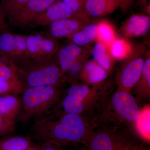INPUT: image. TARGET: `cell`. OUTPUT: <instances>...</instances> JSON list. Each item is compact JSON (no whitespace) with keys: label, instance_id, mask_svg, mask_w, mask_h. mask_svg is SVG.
<instances>
[{"label":"cell","instance_id":"obj_1","mask_svg":"<svg viewBox=\"0 0 150 150\" xmlns=\"http://www.w3.org/2000/svg\"><path fill=\"white\" fill-rule=\"evenodd\" d=\"M40 120L35 127L42 139L63 146H85L95 129L90 118L71 113L53 114Z\"/></svg>","mask_w":150,"mask_h":150},{"label":"cell","instance_id":"obj_2","mask_svg":"<svg viewBox=\"0 0 150 150\" xmlns=\"http://www.w3.org/2000/svg\"><path fill=\"white\" fill-rule=\"evenodd\" d=\"M110 95L92 119L95 128L135 129L141 110L135 98L131 93L118 88Z\"/></svg>","mask_w":150,"mask_h":150},{"label":"cell","instance_id":"obj_3","mask_svg":"<svg viewBox=\"0 0 150 150\" xmlns=\"http://www.w3.org/2000/svg\"><path fill=\"white\" fill-rule=\"evenodd\" d=\"M111 91L102 83L74 84L63 94L54 113L77 114L92 120Z\"/></svg>","mask_w":150,"mask_h":150},{"label":"cell","instance_id":"obj_4","mask_svg":"<svg viewBox=\"0 0 150 150\" xmlns=\"http://www.w3.org/2000/svg\"><path fill=\"white\" fill-rule=\"evenodd\" d=\"M23 85L28 88L43 86H59L66 80V76L57 63L51 60L37 62L26 65L22 69L17 68Z\"/></svg>","mask_w":150,"mask_h":150},{"label":"cell","instance_id":"obj_5","mask_svg":"<svg viewBox=\"0 0 150 150\" xmlns=\"http://www.w3.org/2000/svg\"><path fill=\"white\" fill-rule=\"evenodd\" d=\"M131 130L95 128L85 146L88 150H128L140 144Z\"/></svg>","mask_w":150,"mask_h":150},{"label":"cell","instance_id":"obj_6","mask_svg":"<svg viewBox=\"0 0 150 150\" xmlns=\"http://www.w3.org/2000/svg\"><path fill=\"white\" fill-rule=\"evenodd\" d=\"M59 86H43L27 88L22 103L27 115H42L58 104L63 93Z\"/></svg>","mask_w":150,"mask_h":150},{"label":"cell","instance_id":"obj_7","mask_svg":"<svg viewBox=\"0 0 150 150\" xmlns=\"http://www.w3.org/2000/svg\"><path fill=\"white\" fill-rule=\"evenodd\" d=\"M0 58L6 64L16 67L29 59L26 36L8 31L0 33Z\"/></svg>","mask_w":150,"mask_h":150},{"label":"cell","instance_id":"obj_8","mask_svg":"<svg viewBox=\"0 0 150 150\" xmlns=\"http://www.w3.org/2000/svg\"><path fill=\"white\" fill-rule=\"evenodd\" d=\"M142 50L133 49L123 62L116 76L117 88L131 93L142 75L145 59Z\"/></svg>","mask_w":150,"mask_h":150},{"label":"cell","instance_id":"obj_9","mask_svg":"<svg viewBox=\"0 0 150 150\" xmlns=\"http://www.w3.org/2000/svg\"><path fill=\"white\" fill-rule=\"evenodd\" d=\"M25 36L28 57L34 61L51 60L59 49V43L50 36L41 34Z\"/></svg>","mask_w":150,"mask_h":150},{"label":"cell","instance_id":"obj_10","mask_svg":"<svg viewBox=\"0 0 150 150\" xmlns=\"http://www.w3.org/2000/svg\"><path fill=\"white\" fill-rule=\"evenodd\" d=\"M83 53L81 47L72 43L59 48L56 53L57 63L63 74L65 76L67 73L72 75L80 73L86 59Z\"/></svg>","mask_w":150,"mask_h":150},{"label":"cell","instance_id":"obj_11","mask_svg":"<svg viewBox=\"0 0 150 150\" xmlns=\"http://www.w3.org/2000/svg\"><path fill=\"white\" fill-rule=\"evenodd\" d=\"M57 0H30L18 12L10 19L11 23L21 28L30 26L35 19Z\"/></svg>","mask_w":150,"mask_h":150},{"label":"cell","instance_id":"obj_12","mask_svg":"<svg viewBox=\"0 0 150 150\" xmlns=\"http://www.w3.org/2000/svg\"><path fill=\"white\" fill-rule=\"evenodd\" d=\"M76 16L88 17L82 15L75 13L65 3L61 0H57L35 19L30 26L35 27L45 26L56 21Z\"/></svg>","mask_w":150,"mask_h":150},{"label":"cell","instance_id":"obj_13","mask_svg":"<svg viewBox=\"0 0 150 150\" xmlns=\"http://www.w3.org/2000/svg\"><path fill=\"white\" fill-rule=\"evenodd\" d=\"M87 17L76 16L62 19L49 25V36L54 39L69 38L88 22Z\"/></svg>","mask_w":150,"mask_h":150},{"label":"cell","instance_id":"obj_14","mask_svg":"<svg viewBox=\"0 0 150 150\" xmlns=\"http://www.w3.org/2000/svg\"><path fill=\"white\" fill-rule=\"evenodd\" d=\"M150 28V17L137 14L132 15L125 21L122 30L126 37H136L146 35Z\"/></svg>","mask_w":150,"mask_h":150},{"label":"cell","instance_id":"obj_15","mask_svg":"<svg viewBox=\"0 0 150 150\" xmlns=\"http://www.w3.org/2000/svg\"><path fill=\"white\" fill-rule=\"evenodd\" d=\"M123 2L122 0H86L85 8L88 16L101 17L112 13Z\"/></svg>","mask_w":150,"mask_h":150},{"label":"cell","instance_id":"obj_16","mask_svg":"<svg viewBox=\"0 0 150 150\" xmlns=\"http://www.w3.org/2000/svg\"><path fill=\"white\" fill-rule=\"evenodd\" d=\"M80 75L84 83L98 85L103 83L108 76V73L94 60H92L85 63Z\"/></svg>","mask_w":150,"mask_h":150},{"label":"cell","instance_id":"obj_17","mask_svg":"<svg viewBox=\"0 0 150 150\" xmlns=\"http://www.w3.org/2000/svg\"><path fill=\"white\" fill-rule=\"evenodd\" d=\"M147 55L141 77L131 91L139 100L149 99L150 97V58L149 54Z\"/></svg>","mask_w":150,"mask_h":150},{"label":"cell","instance_id":"obj_18","mask_svg":"<svg viewBox=\"0 0 150 150\" xmlns=\"http://www.w3.org/2000/svg\"><path fill=\"white\" fill-rule=\"evenodd\" d=\"M20 106V103L15 96L6 95L0 96V115L11 125Z\"/></svg>","mask_w":150,"mask_h":150},{"label":"cell","instance_id":"obj_19","mask_svg":"<svg viewBox=\"0 0 150 150\" xmlns=\"http://www.w3.org/2000/svg\"><path fill=\"white\" fill-rule=\"evenodd\" d=\"M93 60L108 74L112 71L115 59L111 56L108 46L98 42L93 49Z\"/></svg>","mask_w":150,"mask_h":150},{"label":"cell","instance_id":"obj_20","mask_svg":"<svg viewBox=\"0 0 150 150\" xmlns=\"http://www.w3.org/2000/svg\"><path fill=\"white\" fill-rule=\"evenodd\" d=\"M97 28V24L95 23L85 25L69 38L72 43L77 46H86L96 38Z\"/></svg>","mask_w":150,"mask_h":150},{"label":"cell","instance_id":"obj_21","mask_svg":"<svg viewBox=\"0 0 150 150\" xmlns=\"http://www.w3.org/2000/svg\"><path fill=\"white\" fill-rule=\"evenodd\" d=\"M97 25V40L109 47L116 38L114 28L106 21H100Z\"/></svg>","mask_w":150,"mask_h":150},{"label":"cell","instance_id":"obj_22","mask_svg":"<svg viewBox=\"0 0 150 150\" xmlns=\"http://www.w3.org/2000/svg\"><path fill=\"white\" fill-rule=\"evenodd\" d=\"M108 47L112 58L119 60L126 59L133 49L131 44L126 40L117 38Z\"/></svg>","mask_w":150,"mask_h":150},{"label":"cell","instance_id":"obj_23","mask_svg":"<svg viewBox=\"0 0 150 150\" xmlns=\"http://www.w3.org/2000/svg\"><path fill=\"white\" fill-rule=\"evenodd\" d=\"M149 110H141V113L136 123V133L146 142L150 140Z\"/></svg>","mask_w":150,"mask_h":150},{"label":"cell","instance_id":"obj_24","mask_svg":"<svg viewBox=\"0 0 150 150\" xmlns=\"http://www.w3.org/2000/svg\"><path fill=\"white\" fill-rule=\"evenodd\" d=\"M30 0H1L0 8L4 16H6L8 19L11 18Z\"/></svg>","mask_w":150,"mask_h":150},{"label":"cell","instance_id":"obj_25","mask_svg":"<svg viewBox=\"0 0 150 150\" xmlns=\"http://www.w3.org/2000/svg\"><path fill=\"white\" fill-rule=\"evenodd\" d=\"M29 146V142L26 139L14 137L2 142L0 144V150H26Z\"/></svg>","mask_w":150,"mask_h":150},{"label":"cell","instance_id":"obj_26","mask_svg":"<svg viewBox=\"0 0 150 150\" xmlns=\"http://www.w3.org/2000/svg\"><path fill=\"white\" fill-rule=\"evenodd\" d=\"M7 64L0 58V80L21 82L17 67L13 65L8 66Z\"/></svg>","mask_w":150,"mask_h":150},{"label":"cell","instance_id":"obj_27","mask_svg":"<svg viewBox=\"0 0 150 150\" xmlns=\"http://www.w3.org/2000/svg\"><path fill=\"white\" fill-rule=\"evenodd\" d=\"M23 85L21 82L9 81L0 80V95L21 90Z\"/></svg>","mask_w":150,"mask_h":150},{"label":"cell","instance_id":"obj_28","mask_svg":"<svg viewBox=\"0 0 150 150\" xmlns=\"http://www.w3.org/2000/svg\"><path fill=\"white\" fill-rule=\"evenodd\" d=\"M67 5L75 13L88 17L85 6L86 0H61Z\"/></svg>","mask_w":150,"mask_h":150},{"label":"cell","instance_id":"obj_29","mask_svg":"<svg viewBox=\"0 0 150 150\" xmlns=\"http://www.w3.org/2000/svg\"><path fill=\"white\" fill-rule=\"evenodd\" d=\"M48 144L41 150H63V146L61 145L53 142H48Z\"/></svg>","mask_w":150,"mask_h":150},{"label":"cell","instance_id":"obj_30","mask_svg":"<svg viewBox=\"0 0 150 150\" xmlns=\"http://www.w3.org/2000/svg\"><path fill=\"white\" fill-rule=\"evenodd\" d=\"M10 126V125H9L4 118L0 115V134H2L7 130Z\"/></svg>","mask_w":150,"mask_h":150},{"label":"cell","instance_id":"obj_31","mask_svg":"<svg viewBox=\"0 0 150 150\" xmlns=\"http://www.w3.org/2000/svg\"><path fill=\"white\" fill-rule=\"evenodd\" d=\"M128 150H146L142 144H139L132 147Z\"/></svg>","mask_w":150,"mask_h":150},{"label":"cell","instance_id":"obj_32","mask_svg":"<svg viewBox=\"0 0 150 150\" xmlns=\"http://www.w3.org/2000/svg\"><path fill=\"white\" fill-rule=\"evenodd\" d=\"M72 150H88L86 148V147L85 146H84L83 145H82L80 147H78L77 148H76V149H73Z\"/></svg>","mask_w":150,"mask_h":150},{"label":"cell","instance_id":"obj_33","mask_svg":"<svg viewBox=\"0 0 150 150\" xmlns=\"http://www.w3.org/2000/svg\"><path fill=\"white\" fill-rule=\"evenodd\" d=\"M4 16V14H3L1 10V8H0V24H1V22H2V21L3 18Z\"/></svg>","mask_w":150,"mask_h":150},{"label":"cell","instance_id":"obj_34","mask_svg":"<svg viewBox=\"0 0 150 150\" xmlns=\"http://www.w3.org/2000/svg\"><path fill=\"white\" fill-rule=\"evenodd\" d=\"M36 150L35 149H28L27 150Z\"/></svg>","mask_w":150,"mask_h":150},{"label":"cell","instance_id":"obj_35","mask_svg":"<svg viewBox=\"0 0 150 150\" xmlns=\"http://www.w3.org/2000/svg\"><path fill=\"white\" fill-rule=\"evenodd\" d=\"M122 1H130V0H122Z\"/></svg>","mask_w":150,"mask_h":150}]
</instances>
